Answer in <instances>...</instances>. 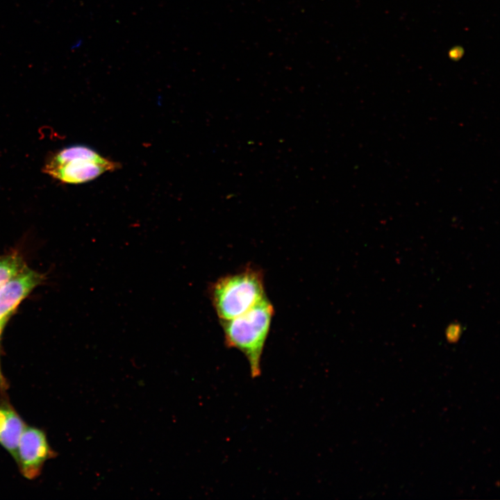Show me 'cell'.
I'll return each mask as SVG.
<instances>
[{"mask_svg": "<svg viewBox=\"0 0 500 500\" xmlns=\"http://www.w3.org/2000/svg\"><path fill=\"white\" fill-rule=\"evenodd\" d=\"M3 328L0 325V341H1V335ZM7 388V383L3 375L1 367V361H0V389L1 390H5Z\"/></svg>", "mask_w": 500, "mask_h": 500, "instance_id": "9c48e42d", "label": "cell"}, {"mask_svg": "<svg viewBox=\"0 0 500 500\" xmlns=\"http://www.w3.org/2000/svg\"><path fill=\"white\" fill-rule=\"evenodd\" d=\"M25 265L17 253L0 255V289Z\"/></svg>", "mask_w": 500, "mask_h": 500, "instance_id": "52a82bcc", "label": "cell"}, {"mask_svg": "<svg viewBox=\"0 0 500 500\" xmlns=\"http://www.w3.org/2000/svg\"><path fill=\"white\" fill-rule=\"evenodd\" d=\"M43 280V276L25 265L0 289V325L4 328L20 303Z\"/></svg>", "mask_w": 500, "mask_h": 500, "instance_id": "5b68a950", "label": "cell"}, {"mask_svg": "<svg viewBox=\"0 0 500 500\" xmlns=\"http://www.w3.org/2000/svg\"><path fill=\"white\" fill-rule=\"evenodd\" d=\"M460 326L456 324L450 325L446 331V338L449 342H456L460 336Z\"/></svg>", "mask_w": 500, "mask_h": 500, "instance_id": "ba28073f", "label": "cell"}, {"mask_svg": "<svg viewBox=\"0 0 500 500\" xmlns=\"http://www.w3.org/2000/svg\"><path fill=\"white\" fill-rule=\"evenodd\" d=\"M54 456L43 431L25 426L17 451L16 462L22 475L28 479L39 476L44 462Z\"/></svg>", "mask_w": 500, "mask_h": 500, "instance_id": "277c9868", "label": "cell"}, {"mask_svg": "<svg viewBox=\"0 0 500 500\" xmlns=\"http://www.w3.org/2000/svg\"><path fill=\"white\" fill-rule=\"evenodd\" d=\"M260 271L247 267L220 278L212 288V301L222 321L238 317L266 297Z\"/></svg>", "mask_w": 500, "mask_h": 500, "instance_id": "7a4b0ae2", "label": "cell"}, {"mask_svg": "<svg viewBox=\"0 0 500 500\" xmlns=\"http://www.w3.org/2000/svg\"><path fill=\"white\" fill-rule=\"evenodd\" d=\"M273 314V306L266 297L245 313L222 321L226 344L245 356L253 378L261 374L262 356Z\"/></svg>", "mask_w": 500, "mask_h": 500, "instance_id": "6da1fadb", "label": "cell"}, {"mask_svg": "<svg viewBox=\"0 0 500 500\" xmlns=\"http://www.w3.org/2000/svg\"><path fill=\"white\" fill-rule=\"evenodd\" d=\"M119 165L108 160L89 147L72 145L51 154L45 161L44 172L63 183H83Z\"/></svg>", "mask_w": 500, "mask_h": 500, "instance_id": "3957f363", "label": "cell"}, {"mask_svg": "<svg viewBox=\"0 0 500 500\" xmlns=\"http://www.w3.org/2000/svg\"><path fill=\"white\" fill-rule=\"evenodd\" d=\"M25 426L14 408L6 401H0V444L15 460Z\"/></svg>", "mask_w": 500, "mask_h": 500, "instance_id": "8992f818", "label": "cell"}]
</instances>
